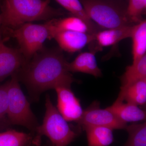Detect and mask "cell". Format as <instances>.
Listing matches in <instances>:
<instances>
[{
    "instance_id": "cell-1",
    "label": "cell",
    "mask_w": 146,
    "mask_h": 146,
    "mask_svg": "<svg viewBox=\"0 0 146 146\" xmlns=\"http://www.w3.org/2000/svg\"><path fill=\"white\" fill-rule=\"evenodd\" d=\"M68 62L60 50L42 49L21 69L22 79L36 94L58 86L71 87L77 81L68 70Z\"/></svg>"
},
{
    "instance_id": "cell-2",
    "label": "cell",
    "mask_w": 146,
    "mask_h": 146,
    "mask_svg": "<svg viewBox=\"0 0 146 146\" xmlns=\"http://www.w3.org/2000/svg\"><path fill=\"white\" fill-rule=\"evenodd\" d=\"M50 0H4L1 20L12 29L27 23L49 21L63 16L64 11L52 7Z\"/></svg>"
},
{
    "instance_id": "cell-3",
    "label": "cell",
    "mask_w": 146,
    "mask_h": 146,
    "mask_svg": "<svg viewBox=\"0 0 146 146\" xmlns=\"http://www.w3.org/2000/svg\"><path fill=\"white\" fill-rule=\"evenodd\" d=\"M87 16L100 28L108 29L133 25L121 0H80Z\"/></svg>"
},
{
    "instance_id": "cell-4",
    "label": "cell",
    "mask_w": 146,
    "mask_h": 146,
    "mask_svg": "<svg viewBox=\"0 0 146 146\" xmlns=\"http://www.w3.org/2000/svg\"><path fill=\"white\" fill-rule=\"evenodd\" d=\"M46 112L43 123L35 131L39 136L49 139L53 146H68L78 136L54 105L49 96L46 98Z\"/></svg>"
},
{
    "instance_id": "cell-5",
    "label": "cell",
    "mask_w": 146,
    "mask_h": 146,
    "mask_svg": "<svg viewBox=\"0 0 146 146\" xmlns=\"http://www.w3.org/2000/svg\"><path fill=\"white\" fill-rule=\"evenodd\" d=\"M7 83L8 104L7 114L11 123L35 130L39 125L29 103L21 89L17 74L13 75Z\"/></svg>"
},
{
    "instance_id": "cell-6",
    "label": "cell",
    "mask_w": 146,
    "mask_h": 146,
    "mask_svg": "<svg viewBox=\"0 0 146 146\" xmlns=\"http://www.w3.org/2000/svg\"><path fill=\"white\" fill-rule=\"evenodd\" d=\"M11 32L27 61L43 49V44L47 39H52L49 21L43 24H24L13 29Z\"/></svg>"
},
{
    "instance_id": "cell-7",
    "label": "cell",
    "mask_w": 146,
    "mask_h": 146,
    "mask_svg": "<svg viewBox=\"0 0 146 146\" xmlns=\"http://www.w3.org/2000/svg\"><path fill=\"white\" fill-rule=\"evenodd\" d=\"M80 127L99 126L115 129H125L127 124L123 122L107 108L102 109L99 102H94L84 110L81 119L78 122Z\"/></svg>"
},
{
    "instance_id": "cell-8",
    "label": "cell",
    "mask_w": 146,
    "mask_h": 146,
    "mask_svg": "<svg viewBox=\"0 0 146 146\" xmlns=\"http://www.w3.org/2000/svg\"><path fill=\"white\" fill-rule=\"evenodd\" d=\"M57 94V109L68 122L77 123L81 119L84 110L80 100L71 90V87L58 86L54 89Z\"/></svg>"
},
{
    "instance_id": "cell-9",
    "label": "cell",
    "mask_w": 146,
    "mask_h": 146,
    "mask_svg": "<svg viewBox=\"0 0 146 146\" xmlns=\"http://www.w3.org/2000/svg\"><path fill=\"white\" fill-rule=\"evenodd\" d=\"M27 62L20 49L7 46L0 35V81L17 74Z\"/></svg>"
},
{
    "instance_id": "cell-10",
    "label": "cell",
    "mask_w": 146,
    "mask_h": 146,
    "mask_svg": "<svg viewBox=\"0 0 146 146\" xmlns=\"http://www.w3.org/2000/svg\"><path fill=\"white\" fill-rule=\"evenodd\" d=\"M133 25L125 26L117 28L103 29L95 35V38L90 44L91 51L96 52L104 47L110 46L117 44L123 39L130 38Z\"/></svg>"
},
{
    "instance_id": "cell-11",
    "label": "cell",
    "mask_w": 146,
    "mask_h": 146,
    "mask_svg": "<svg viewBox=\"0 0 146 146\" xmlns=\"http://www.w3.org/2000/svg\"><path fill=\"white\" fill-rule=\"evenodd\" d=\"M95 35L80 32L62 31L57 33L55 39L61 49L70 53L79 51L94 41Z\"/></svg>"
},
{
    "instance_id": "cell-12",
    "label": "cell",
    "mask_w": 146,
    "mask_h": 146,
    "mask_svg": "<svg viewBox=\"0 0 146 146\" xmlns=\"http://www.w3.org/2000/svg\"><path fill=\"white\" fill-rule=\"evenodd\" d=\"M106 108L111 111L119 119L125 123L142 121L146 120L145 110L132 104L116 100L111 106Z\"/></svg>"
},
{
    "instance_id": "cell-13",
    "label": "cell",
    "mask_w": 146,
    "mask_h": 146,
    "mask_svg": "<svg viewBox=\"0 0 146 146\" xmlns=\"http://www.w3.org/2000/svg\"><path fill=\"white\" fill-rule=\"evenodd\" d=\"M96 53L91 51L80 54L72 62H68V70L71 73H85L96 78L100 77L102 73L97 64Z\"/></svg>"
},
{
    "instance_id": "cell-14",
    "label": "cell",
    "mask_w": 146,
    "mask_h": 146,
    "mask_svg": "<svg viewBox=\"0 0 146 146\" xmlns=\"http://www.w3.org/2000/svg\"><path fill=\"white\" fill-rule=\"evenodd\" d=\"M51 38L58 32L72 31L92 34L86 23L80 18L72 16L62 19L54 18L49 20Z\"/></svg>"
},
{
    "instance_id": "cell-15",
    "label": "cell",
    "mask_w": 146,
    "mask_h": 146,
    "mask_svg": "<svg viewBox=\"0 0 146 146\" xmlns=\"http://www.w3.org/2000/svg\"><path fill=\"white\" fill-rule=\"evenodd\" d=\"M117 100L138 106H145L146 103V78L125 88H120Z\"/></svg>"
},
{
    "instance_id": "cell-16",
    "label": "cell",
    "mask_w": 146,
    "mask_h": 146,
    "mask_svg": "<svg viewBox=\"0 0 146 146\" xmlns=\"http://www.w3.org/2000/svg\"><path fill=\"white\" fill-rule=\"evenodd\" d=\"M85 131L88 146H108L114 141L113 129L99 126L82 127Z\"/></svg>"
},
{
    "instance_id": "cell-17",
    "label": "cell",
    "mask_w": 146,
    "mask_h": 146,
    "mask_svg": "<svg viewBox=\"0 0 146 146\" xmlns=\"http://www.w3.org/2000/svg\"><path fill=\"white\" fill-rule=\"evenodd\" d=\"M130 38L132 41V63H134L146 55V20H143L133 25Z\"/></svg>"
},
{
    "instance_id": "cell-18",
    "label": "cell",
    "mask_w": 146,
    "mask_h": 146,
    "mask_svg": "<svg viewBox=\"0 0 146 146\" xmlns=\"http://www.w3.org/2000/svg\"><path fill=\"white\" fill-rule=\"evenodd\" d=\"M146 78V55L132 65L127 66L125 72L120 77V88H125Z\"/></svg>"
},
{
    "instance_id": "cell-19",
    "label": "cell",
    "mask_w": 146,
    "mask_h": 146,
    "mask_svg": "<svg viewBox=\"0 0 146 146\" xmlns=\"http://www.w3.org/2000/svg\"><path fill=\"white\" fill-rule=\"evenodd\" d=\"M73 16L83 20L89 27L92 34H95L102 29L88 17L80 0H55Z\"/></svg>"
},
{
    "instance_id": "cell-20",
    "label": "cell",
    "mask_w": 146,
    "mask_h": 146,
    "mask_svg": "<svg viewBox=\"0 0 146 146\" xmlns=\"http://www.w3.org/2000/svg\"><path fill=\"white\" fill-rule=\"evenodd\" d=\"M128 137L124 146H146V123H135L127 126Z\"/></svg>"
},
{
    "instance_id": "cell-21",
    "label": "cell",
    "mask_w": 146,
    "mask_h": 146,
    "mask_svg": "<svg viewBox=\"0 0 146 146\" xmlns=\"http://www.w3.org/2000/svg\"><path fill=\"white\" fill-rule=\"evenodd\" d=\"M31 135L15 130L0 133V146H27L31 141Z\"/></svg>"
},
{
    "instance_id": "cell-22",
    "label": "cell",
    "mask_w": 146,
    "mask_h": 146,
    "mask_svg": "<svg viewBox=\"0 0 146 146\" xmlns=\"http://www.w3.org/2000/svg\"><path fill=\"white\" fill-rule=\"evenodd\" d=\"M146 10V0H128L127 14L132 25H136L143 21L142 17Z\"/></svg>"
},
{
    "instance_id": "cell-23",
    "label": "cell",
    "mask_w": 146,
    "mask_h": 146,
    "mask_svg": "<svg viewBox=\"0 0 146 146\" xmlns=\"http://www.w3.org/2000/svg\"><path fill=\"white\" fill-rule=\"evenodd\" d=\"M8 94L7 83L0 86V119L7 114Z\"/></svg>"
},
{
    "instance_id": "cell-24",
    "label": "cell",
    "mask_w": 146,
    "mask_h": 146,
    "mask_svg": "<svg viewBox=\"0 0 146 146\" xmlns=\"http://www.w3.org/2000/svg\"><path fill=\"white\" fill-rule=\"evenodd\" d=\"M121 1H125V0H121Z\"/></svg>"
}]
</instances>
